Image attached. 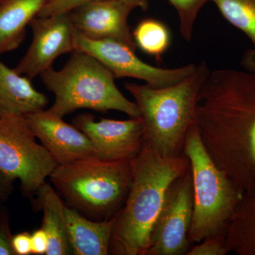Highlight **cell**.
<instances>
[{"label": "cell", "mask_w": 255, "mask_h": 255, "mask_svg": "<svg viewBox=\"0 0 255 255\" xmlns=\"http://www.w3.org/2000/svg\"><path fill=\"white\" fill-rule=\"evenodd\" d=\"M12 247L16 255H31V235L28 232L15 235L12 238Z\"/></svg>", "instance_id": "25"}, {"label": "cell", "mask_w": 255, "mask_h": 255, "mask_svg": "<svg viewBox=\"0 0 255 255\" xmlns=\"http://www.w3.org/2000/svg\"><path fill=\"white\" fill-rule=\"evenodd\" d=\"M24 117L32 131L58 165L98 157L95 146L83 132L73 124H67L49 110Z\"/></svg>", "instance_id": "12"}, {"label": "cell", "mask_w": 255, "mask_h": 255, "mask_svg": "<svg viewBox=\"0 0 255 255\" xmlns=\"http://www.w3.org/2000/svg\"><path fill=\"white\" fill-rule=\"evenodd\" d=\"M195 124L214 163L243 190L255 181V71H210L196 100Z\"/></svg>", "instance_id": "1"}, {"label": "cell", "mask_w": 255, "mask_h": 255, "mask_svg": "<svg viewBox=\"0 0 255 255\" xmlns=\"http://www.w3.org/2000/svg\"><path fill=\"white\" fill-rule=\"evenodd\" d=\"M9 214L5 206L0 207V255H16L12 247Z\"/></svg>", "instance_id": "24"}, {"label": "cell", "mask_w": 255, "mask_h": 255, "mask_svg": "<svg viewBox=\"0 0 255 255\" xmlns=\"http://www.w3.org/2000/svg\"><path fill=\"white\" fill-rule=\"evenodd\" d=\"M40 77L55 96L49 110L62 118L80 109L118 111L130 118L140 117L136 103L119 90L112 72L85 52L75 50L63 68L55 70L51 67Z\"/></svg>", "instance_id": "5"}, {"label": "cell", "mask_w": 255, "mask_h": 255, "mask_svg": "<svg viewBox=\"0 0 255 255\" xmlns=\"http://www.w3.org/2000/svg\"><path fill=\"white\" fill-rule=\"evenodd\" d=\"M231 252L255 255V181L243 192L226 234Z\"/></svg>", "instance_id": "18"}, {"label": "cell", "mask_w": 255, "mask_h": 255, "mask_svg": "<svg viewBox=\"0 0 255 255\" xmlns=\"http://www.w3.org/2000/svg\"><path fill=\"white\" fill-rule=\"evenodd\" d=\"M118 214L111 219L93 221L82 216L76 210L65 206V220L72 254H110L112 233Z\"/></svg>", "instance_id": "14"}, {"label": "cell", "mask_w": 255, "mask_h": 255, "mask_svg": "<svg viewBox=\"0 0 255 255\" xmlns=\"http://www.w3.org/2000/svg\"><path fill=\"white\" fill-rule=\"evenodd\" d=\"M32 41L29 48L14 70L33 80L61 55L75 50L74 27L68 13L36 16L29 23Z\"/></svg>", "instance_id": "10"}, {"label": "cell", "mask_w": 255, "mask_h": 255, "mask_svg": "<svg viewBox=\"0 0 255 255\" xmlns=\"http://www.w3.org/2000/svg\"><path fill=\"white\" fill-rule=\"evenodd\" d=\"M75 50L85 52L103 64L114 78H130L145 82L153 87L171 86L194 73L197 65L189 64L177 68H161L146 63L132 49L112 39L93 40L75 31Z\"/></svg>", "instance_id": "8"}, {"label": "cell", "mask_w": 255, "mask_h": 255, "mask_svg": "<svg viewBox=\"0 0 255 255\" xmlns=\"http://www.w3.org/2000/svg\"><path fill=\"white\" fill-rule=\"evenodd\" d=\"M243 65L249 71H255V48H253L245 53Z\"/></svg>", "instance_id": "28"}, {"label": "cell", "mask_w": 255, "mask_h": 255, "mask_svg": "<svg viewBox=\"0 0 255 255\" xmlns=\"http://www.w3.org/2000/svg\"><path fill=\"white\" fill-rule=\"evenodd\" d=\"M48 103V97L35 89L31 80L0 60V117H25L44 110Z\"/></svg>", "instance_id": "15"}, {"label": "cell", "mask_w": 255, "mask_h": 255, "mask_svg": "<svg viewBox=\"0 0 255 255\" xmlns=\"http://www.w3.org/2000/svg\"><path fill=\"white\" fill-rule=\"evenodd\" d=\"M210 71L202 61L194 73L171 86L158 88L147 84H125L140 110L145 140L162 157L184 155L187 132L195 123L198 95Z\"/></svg>", "instance_id": "3"}, {"label": "cell", "mask_w": 255, "mask_h": 255, "mask_svg": "<svg viewBox=\"0 0 255 255\" xmlns=\"http://www.w3.org/2000/svg\"><path fill=\"white\" fill-rule=\"evenodd\" d=\"M36 135L24 117H0V173L19 180L23 194L36 195L58 164Z\"/></svg>", "instance_id": "7"}, {"label": "cell", "mask_w": 255, "mask_h": 255, "mask_svg": "<svg viewBox=\"0 0 255 255\" xmlns=\"http://www.w3.org/2000/svg\"><path fill=\"white\" fill-rule=\"evenodd\" d=\"M73 125L90 138L98 157L107 160H131L138 155L145 140L140 117L97 122L92 114H82L73 119Z\"/></svg>", "instance_id": "11"}, {"label": "cell", "mask_w": 255, "mask_h": 255, "mask_svg": "<svg viewBox=\"0 0 255 255\" xmlns=\"http://www.w3.org/2000/svg\"><path fill=\"white\" fill-rule=\"evenodd\" d=\"M226 236L216 235L191 247L187 255H226L231 253Z\"/></svg>", "instance_id": "23"}, {"label": "cell", "mask_w": 255, "mask_h": 255, "mask_svg": "<svg viewBox=\"0 0 255 255\" xmlns=\"http://www.w3.org/2000/svg\"><path fill=\"white\" fill-rule=\"evenodd\" d=\"M131 5L115 0H94L68 12L74 27L87 38L112 39L136 49L128 18Z\"/></svg>", "instance_id": "13"}, {"label": "cell", "mask_w": 255, "mask_h": 255, "mask_svg": "<svg viewBox=\"0 0 255 255\" xmlns=\"http://www.w3.org/2000/svg\"><path fill=\"white\" fill-rule=\"evenodd\" d=\"M223 17L243 31L255 48V0H211Z\"/></svg>", "instance_id": "20"}, {"label": "cell", "mask_w": 255, "mask_h": 255, "mask_svg": "<svg viewBox=\"0 0 255 255\" xmlns=\"http://www.w3.org/2000/svg\"><path fill=\"white\" fill-rule=\"evenodd\" d=\"M94 0H48L37 16H48L51 15L64 14L78 7V6ZM131 5L134 9L146 11L149 7L150 0H115Z\"/></svg>", "instance_id": "22"}, {"label": "cell", "mask_w": 255, "mask_h": 255, "mask_svg": "<svg viewBox=\"0 0 255 255\" xmlns=\"http://www.w3.org/2000/svg\"><path fill=\"white\" fill-rule=\"evenodd\" d=\"M35 207L43 211L42 229L48 238L47 255L71 254L68 226L65 216V204L54 188L45 182L38 189Z\"/></svg>", "instance_id": "17"}, {"label": "cell", "mask_w": 255, "mask_h": 255, "mask_svg": "<svg viewBox=\"0 0 255 255\" xmlns=\"http://www.w3.org/2000/svg\"><path fill=\"white\" fill-rule=\"evenodd\" d=\"M184 154L190 162L194 192L189 242L195 245L211 236H226L244 190L214 163L195 123L187 132Z\"/></svg>", "instance_id": "6"}, {"label": "cell", "mask_w": 255, "mask_h": 255, "mask_svg": "<svg viewBox=\"0 0 255 255\" xmlns=\"http://www.w3.org/2000/svg\"><path fill=\"white\" fill-rule=\"evenodd\" d=\"M50 182L72 209L87 219L102 221L123 208L131 187V160L98 157L58 165Z\"/></svg>", "instance_id": "4"}, {"label": "cell", "mask_w": 255, "mask_h": 255, "mask_svg": "<svg viewBox=\"0 0 255 255\" xmlns=\"http://www.w3.org/2000/svg\"><path fill=\"white\" fill-rule=\"evenodd\" d=\"M135 45L142 51L160 61L170 44V33L165 24L154 18L142 20L132 32Z\"/></svg>", "instance_id": "19"}, {"label": "cell", "mask_w": 255, "mask_h": 255, "mask_svg": "<svg viewBox=\"0 0 255 255\" xmlns=\"http://www.w3.org/2000/svg\"><path fill=\"white\" fill-rule=\"evenodd\" d=\"M32 254L46 255L48 248V238L42 228L36 230L31 234Z\"/></svg>", "instance_id": "26"}, {"label": "cell", "mask_w": 255, "mask_h": 255, "mask_svg": "<svg viewBox=\"0 0 255 255\" xmlns=\"http://www.w3.org/2000/svg\"><path fill=\"white\" fill-rule=\"evenodd\" d=\"M194 207L191 167L169 188L145 255H187Z\"/></svg>", "instance_id": "9"}, {"label": "cell", "mask_w": 255, "mask_h": 255, "mask_svg": "<svg viewBox=\"0 0 255 255\" xmlns=\"http://www.w3.org/2000/svg\"><path fill=\"white\" fill-rule=\"evenodd\" d=\"M48 0H0V56L23 43L26 26Z\"/></svg>", "instance_id": "16"}, {"label": "cell", "mask_w": 255, "mask_h": 255, "mask_svg": "<svg viewBox=\"0 0 255 255\" xmlns=\"http://www.w3.org/2000/svg\"><path fill=\"white\" fill-rule=\"evenodd\" d=\"M177 11L179 19V31L185 41H191L194 23L201 9L211 0H168Z\"/></svg>", "instance_id": "21"}, {"label": "cell", "mask_w": 255, "mask_h": 255, "mask_svg": "<svg viewBox=\"0 0 255 255\" xmlns=\"http://www.w3.org/2000/svg\"><path fill=\"white\" fill-rule=\"evenodd\" d=\"M14 182L0 173V203L5 202L9 199L14 191Z\"/></svg>", "instance_id": "27"}, {"label": "cell", "mask_w": 255, "mask_h": 255, "mask_svg": "<svg viewBox=\"0 0 255 255\" xmlns=\"http://www.w3.org/2000/svg\"><path fill=\"white\" fill-rule=\"evenodd\" d=\"M131 187L112 233V255H145L169 188L187 172L190 162L184 154L162 157L145 139L141 150L131 159Z\"/></svg>", "instance_id": "2"}]
</instances>
